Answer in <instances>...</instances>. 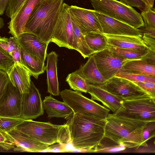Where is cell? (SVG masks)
<instances>
[{
	"instance_id": "1",
	"label": "cell",
	"mask_w": 155,
	"mask_h": 155,
	"mask_svg": "<svg viewBox=\"0 0 155 155\" xmlns=\"http://www.w3.org/2000/svg\"><path fill=\"white\" fill-rule=\"evenodd\" d=\"M66 123L70 134L69 144L73 148L95 152L104 136L106 119H99L73 113Z\"/></svg>"
},
{
	"instance_id": "2",
	"label": "cell",
	"mask_w": 155,
	"mask_h": 155,
	"mask_svg": "<svg viewBox=\"0 0 155 155\" xmlns=\"http://www.w3.org/2000/svg\"><path fill=\"white\" fill-rule=\"evenodd\" d=\"M149 122L134 120L109 114L106 118L104 136L126 148L148 147L143 140L144 128Z\"/></svg>"
},
{
	"instance_id": "3",
	"label": "cell",
	"mask_w": 155,
	"mask_h": 155,
	"mask_svg": "<svg viewBox=\"0 0 155 155\" xmlns=\"http://www.w3.org/2000/svg\"><path fill=\"white\" fill-rule=\"evenodd\" d=\"M64 0H42L35 7L24 32L33 33L49 44Z\"/></svg>"
},
{
	"instance_id": "4",
	"label": "cell",
	"mask_w": 155,
	"mask_h": 155,
	"mask_svg": "<svg viewBox=\"0 0 155 155\" xmlns=\"http://www.w3.org/2000/svg\"><path fill=\"white\" fill-rule=\"evenodd\" d=\"M14 129L38 141L49 145L55 143L67 145L70 142V134L66 124L56 125L50 122L27 120Z\"/></svg>"
},
{
	"instance_id": "5",
	"label": "cell",
	"mask_w": 155,
	"mask_h": 155,
	"mask_svg": "<svg viewBox=\"0 0 155 155\" xmlns=\"http://www.w3.org/2000/svg\"><path fill=\"white\" fill-rule=\"evenodd\" d=\"M94 10L138 29L144 26L140 14L117 0H90Z\"/></svg>"
},
{
	"instance_id": "6",
	"label": "cell",
	"mask_w": 155,
	"mask_h": 155,
	"mask_svg": "<svg viewBox=\"0 0 155 155\" xmlns=\"http://www.w3.org/2000/svg\"><path fill=\"white\" fill-rule=\"evenodd\" d=\"M60 94L74 114L103 120L106 119L109 114V109L85 97L81 92L65 89Z\"/></svg>"
},
{
	"instance_id": "7",
	"label": "cell",
	"mask_w": 155,
	"mask_h": 155,
	"mask_svg": "<svg viewBox=\"0 0 155 155\" xmlns=\"http://www.w3.org/2000/svg\"><path fill=\"white\" fill-rule=\"evenodd\" d=\"M113 114L134 120L155 121V98L146 94L133 99L123 100L121 107Z\"/></svg>"
},
{
	"instance_id": "8",
	"label": "cell",
	"mask_w": 155,
	"mask_h": 155,
	"mask_svg": "<svg viewBox=\"0 0 155 155\" xmlns=\"http://www.w3.org/2000/svg\"><path fill=\"white\" fill-rule=\"evenodd\" d=\"M70 6L63 3L51 38V42L60 47L74 49V33L69 12Z\"/></svg>"
},
{
	"instance_id": "9",
	"label": "cell",
	"mask_w": 155,
	"mask_h": 155,
	"mask_svg": "<svg viewBox=\"0 0 155 155\" xmlns=\"http://www.w3.org/2000/svg\"><path fill=\"white\" fill-rule=\"evenodd\" d=\"M99 86L123 100L148 94L133 81L116 76L107 80Z\"/></svg>"
},
{
	"instance_id": "10",
	"label": "cell",
	"mask_w": 155,
	"mask_h": 155,
	"mask_svg": "<svg viewBox=\"0 0 155 155\" xmlns=\"http://www.w3.org/2000/svg\"><path fill=\"white\" fill-rule=\"evenodd\" d=\"M22 94L10 80L0 94V117H20Z\"/></svg>"
},
{
	"instance_id": "11",
	"label": "cell",
	"mask_w": 155,
	"mask_h": 155,
	"mask_svg": "<svg viewBox=\"0 0 155 155\" xmlns=\"http://www.w3.org/2000/svg\"><path fill=\"white\" fill-rule=\"evenodd\" d=\"M92 55L98 69L107 80L121 70L123 65L129 60L115 55L107 47Z\"/></svg>"
},
{
	"instance_id": "12",
	"label": "cell",
	"mask_w": 155,
	"mask_h": 155,
	"mask_svg": "<svg viewBox=\"0 0 155 155\" xmlns=\"http://www.w3.org/2000/svg\"><path fill=\"white\" fill-rule=\"evenodd\" d=\"M69 10L71 20L84 35L91 32L103 33L94 10L71 5Z\"/></svg>"
},
{
	"instance_id": "13",
	"label": "cell",
	"mask_w": 155,
	"mask_h": 155,
	"mask_svg": "<svg viewBox=\"0 0 155 155\" xmlns=\"http://www.w3.org/2000/svg\"><path fill=\"white\" fill-rule=\"evenodd\" d=\"M44 112L41 94L31 81L28 91L22 94L20 117L25 120H33L43 115Z\"/></svg>"
},
{
	"instance_id": "14",
	"label": "cell",
	"mask_w": 155,
	"mask_h": 155,
	"mask_svg": "<svg viewBox=\"0 0 155 155\" xmlns=\"http://www.w3.org/2000/svg\"><path fill=\"white\" fill-rule=\"evenodd\" d=\"M19 45L36 60L45 64L49 44L35 35L27 32L21 34L18 38Z\"/></svg>"
},
{
	"instance_id": "15",
	"label": "cell",
	"mask_w": 155,
	"mask_h": 155,
	"mask_svg": "<svg viewBox=\"0 0 155 155\" xmlns=\"http://www.w3.org/2000/svg\"><path fill=\"white\" fill-rule=\"evenodd\" d=\"M94 13L104 34L142 37V34L138 29L95 11Z\"/></svg>"
},
{
	"instance_id": "16",
	"label": "cell",
	"mask_w": 155,
	"mask_h": 155,
	"mask_svg": "<svg viewBox=\"0 0 155 155\" xmlns=\"http://www.w3.org/2000/svg\"><path fill=\"white\" fill-rule=\"evenodd\" d=\"M42 0H27L8 23L9 33L17 39L24 32L26 24L35 6Z\"/></svg>"
},
{
	"instance_id": "17",
	"label": "cell",
	"mask_w": 155,
	"mask_h": 155,
	"mask_svg": "<svg viewBox=\"0 0 155 155\" xmlns=\"http://www.w3.org/2000/svg\"><path fill=\"white\" fill-rule=\"evenodd\" d=\"M13 141L15 151L21 152H43L49 145L38 141L15 129L6 132Z\"/></svg>"
},
{
	"instance_id": "18",
	"label": "cell",
	"mask_w": 155,
	"mask_h": 155,
	"mask_svg": "<svg viewBox=\"0 0 155 155\" xmlns=\"http://www.w3.org/2000/svg\"><path fill=\"white\" fill-rule=\"evenodd\" d=\"M104 35L107 38V44L113 46L142 52L148 51L150 50L141 37Z\"/></svg>"
},
{
	"instance_id": "19",
	"label": "cell",
	"mask_w": 155,
	"mask_h": 155,
	"mask_svg": "<svg viewBox=\"0 0 155 155\" xmlns=\"http://www.w3.org/2000/svg\"><path fill=\"white\" fill-rule=\"evenodd\" d=\"M88 93L91 99L101 102L108 109L114 113L121 107L123 100L99 86L88 84Z\"/></svg>"
},
{
	"instance_id": "20",
	"label": "cell",
	"mask_w": 155,
	"mask_h": 155,
	"mask_svg": "<svg viewBox=\"0 0 155 155\" xmlns=\"http://www.w3.org/2000/svg\"><path fill=\"white\" fill-rule=\"evenodd\" d=\"M42 102L43 109L50 118L61 117L68 120L73 114L72 109L65 102L54 98L51 94L46 96Z\"/></svg>"
},
{
	"instance_id": "21",
	"label": "cell",
	"mask_w": 155,
	"mask_h": 155,
	"mask_svg": "<svg viewBox=\"0 0 155 155\" xmlns=\"http://www.w3.org/2000/svg\"><path fill=\"white\" fill-rule=\"evenodd\" d=\"M74 72L83 78L89 84L100 86L107 81L98 69L92 54L86 63Z\"/></svg>"
},
{
	"instance_id": "22",
	"label": "cell",
	"mask_w": 155,
	"mask_h": 155,
	"mask_svg": "<svg viewBox=\"0 0 155 155\" xmlns=\"http://www.w3.org/2000/svg\"><path fill=\"white\" fill-rule=\"evenodd\" d=\"M10 81L21 94L28 92L31 82L30 72L21 64L14 63L8 74Z\"/></svg>"
},
{
	"instance_id": "23",
	"label": "cell",
	"mask_w": 155,
	"mask_h": 155,
	"mask_svg": "<svg viewBox=\"0 0 155 155\" xmlns=\"http://www.w3.org/2000/svg\"><path fill=\"white\" fill-rule=\"evenodd\" d=\"M46 57L45 70L48 92L54 96H58L60 92L57 75L58 55L55 51H53L48 54Z\"/></svg>"
},
{
	"instance_id": "24",
	"label": "cell",
	"mask_w": 155,
	"mask_h": 155,
	"mask_svg": "<svg viewBox=\"0 0 155 155\" xmlns=\"http://www.w3.org/2000/svg\"><path fill=\"white\" fill-rule=\"evenodd\" d=\"M144 57L128 60L122 66L121 71L130 73L155 77V65L148 63Z\"/></svg>"
},
{
	"instance_id": "25",
	"label": "cell",
	"mask_w": 155,
	"mask_h": 155,
	"mask_svg": "<svg viewBox=\"0 0 155 155\" xmlns=\"http://www.w3.org/2000/svg\"><path fill=\"white\" fill-rule=\"evenodd\" d=\"M21 61L22 64L37 79L39 75L43 73L45 70V64L35 59L21 47Z\"/></svg>"
},
{
	"instance_id": "26",
	"label": "cell",
	"mask_w": 155,
	"mask_h": 155,
	"mask_svg": "<svg viewBox=\"0 0 155 155\" xmlns=\"http://www.w3.org/2000/svg\"><path fill=\"white\" fill-rule=\"evenodd\" d=\"M71 20L74 33V49L80 53L84 58H89L94 52L88 46L85 35L82 33L74 22Z\"/></svg>"
},
{
	"instance_id": "27",
	"label": "cell",
	"mask_w": 155,
	"mask_h": 155,
	"mask_svg": "<svg viewBox=\"0 0 155 155\" xmlns=\"http://www.w3.org/2000/svg\"><path fill=\"white\" fill-rule=\"evenodd\" d=\"M85 38L88 46L94 53L104 50L108 45L107 38L103 33L90 32L85 35Z\"/></svg>"
},
{
	"instance_id": "28",
	"label": "cell",
	"mask_w": 155,
	"mask_h": 155,
	"mask_svg": "<svg viewBox=\"0 0 155 155\" xmlns=\"http://www.w3.org/2000/svg\"><path fill=\"white\" fill-rule=\"evenodd\" d=\"M126 148L123 144L104 136L97 147L95 152H115L124 150Z\"/></svg>"
},
{
	"instance_id": "29",
	"label": "cell",
	"mask_w": 155,
	"mask_h": 155,
	"mask_svg": "<svg viewBox=\"0 0 155 155\" xmlns=\"http://www.w3.org/2000/svg\"><path fill=\"white\" fill-rule=\"evenodd\" d=\"M107 47L115 55L120 58L129 60L142 58L147 54L149 51L143 52L137 51L117 48L108 44Z\"/></svg>"
},
{
	"instance_id": "30",
	"label": "cell",
	"mask_w": 155,
	"mask_h": 155,
	"mask_svg": "<svg viewBox=\"0 0 155 155\" xmlns=\"http://www.w3.org/2000/svg\"><path fill=\"white\" fill-rule=\"evenodd\" d=\"M66 81L71 88L74 91L88 93V84L83 78L74 72L68 75Z\"/></svg>"
},
{
	"instance_id": "31",
	"label": "cell",
	"mask_w": 155,
	"mask_h": 155,
	"mask_svg": "<svg viewBox=\"0 0 155 155\" xmlns=\"http://www.w3.org/2000/svg\"><path fill=\"white\" fill-rule=\"evenodd\" d=\"M25 120L20 117H0V130L5 132H8L14 129Z\"/></svg>"
},
{
	"instance_id": "32",
	"label": "cell",
	"mask_w": 155,
	"mask_h": 155,
	"mask_svg": "<svg viewBox=\"0 0 155 155\" xmlns=\"http://www.w3.org/2000/svg\"><path fill=\"white\" fill-rule=\"evenodd\" d=\"M147 7L141 11V15L144 20L145 28L148 30L155 29V12L154 9Z\"/></svg>"
},
{
	"instance_id": "33",
	"label": "cell",
	"mask_w": 155,
	"mask_h": 155,
	"mask_svg": "<svg viewBox=\"0 0 155 155\" xmlns=\"http://www.w3.org/2000/svg\"><path fill=\"white\" fill-rule=\"evenodd\" d=\"M115 76L126 79L132 81H151L155 82V77L137 74L130 73L121 70Z\"/></svg>"
},
{
	"instance_id": "34",
	"label": "cell",
	"mask_w": 155,
	"mask_h": 155,
	"mask_svg": "<svg viewBox=\"0 0 155 155\" xmlns=\"http://www.w3.org/2000/svg\"><path fill=\"white\" fill-rule=\"evenodd\" d=\"M14 63L12 57L0 48V69L8 74Z\"/></svg>"
},
{
	"instance_id": "35",
	"label": "cell",
	"mask_w": 155,
	"mask_h": 155,
	"mask_svg": "<svg viewBox=\"0 0 155 155\" xmlns=\"http://www.w3.org/2000/svg\"><path fill=\"white\" fill-rule=\"evenodd\" d=\"M27 0H10L5 11V14L11 19L14 17Z\"/></svg>"
},
{
	"instance_id": "36",
	"label": "cell",
	"mask_w": 155,
	"mask_h": 155,
	"mask_svg": "<svg viewBox=\"0 0 155 155\" xmlns=\"http://www.w3.org/2000/svg\"><path fill=\"white\" fill-rule=\"evenodd\" d=\"M0 147L6 150L15 147L14 142L7 133L0 130Z\"/></svg>"
},
{
	"instance_id": "37",
	"label": "cell",
	"mask_w": 155,
	"mask_h": 155,
	"mask_svg": "<svg viewBox=\"0 0 155 155\" xmlns=\"http://www.w3.org/2000/svg\"><path fill=\"white\" fill-rule=\"evenodd\" d=\"M150 96L155 98V82L151 81H133Z\"/></svg>"
},
{
	"instance_id": "38",
	"label": "cell",
	"mask_w": 155,
	"mask_h": 155,
	"mask_svg": "<svg viewBox=\"0 0 155 155\" xmlns=\"http://www.w3.org/2000/svg\"><path fill=\"white\" fill-rule=\"evenodd\" d=\"M155 121L148 122L143 129V136L144 141L147 142L155 137Z\"/></svg>"
},
{
	"instance_id": "39",
	"label": "cell",
	"mask_w": 155,
	"mask_h": 155,
	"mask_svg": "<svg viewBox=\"0 0 155 155\" xmlns=\"http://www.w3.org/2000/svg\"><path fill=\"white\" fill-rule=\"evenodd\" d=\"M155 32L144 33L142 38L150 50L155 51Z\"/></svg>"
},
{
	"instance_id": "40",
	"label": "cell",
	"mask_w": 155,
	"mask_h": 155,
	"mask_svg": "<svg viewBox=\"0 0 155 155\" xmlns=\"http://www.w3.org/2000/svg\"><path fill=\"white\" fill-rule=\"evenodd\" d=\"M120 1L130 7L138 8L141 11L148 6L144 0H120Z\"/></svg>"
},
{
	"instance_id": "41",
	"label": "cell",
	"mask_w": 155,
	"mask_h": 155,
	"mask_svg": "<svg viewBox=\"0 0 155 155\" xmlns=\"http://www.w3.org/2000/svg\"><path fill=\"white\" fill-rule=\"evenodd\" d=\"M43 152H68L66 150V145L58 143L57 144L50 145Z\"/></svg>"
},
{
	"instance_id": "42",
	"label": "cell",
	"mask_w": 155,
	"mask_h": 155,
	"mask_svg": "<svg viewBox=\"0 0 155 155\" xmlns=\"http://www.w3.org/2000/svg\"><path fill=\"white\" fill-rule=\"evenodd\" d=\"M10 81L8 74L0 69V94L2 93Z\"/></svg>"
},
{
	"instance_id": "43",
	"label": "cell",
	"mask_w": 155,
	"mask_h": 155,
	"mask_svg": "<svg viewBox=\"0 0 155 155\" xmlns=\"http://www.w3.org/2000/svg\"><path fill=\"white\" fill-rule=\"evenodd\" d=\"M14 63L21 64V47L18 44L15 50L11 54Z\"/></svg>"
},
{
	"instance_id": "44",
	"label": "cell",
	"mask_w": 155,
	"mask_h": 155,
	"mask_svg": "<svg viewBox=\"0 0 155 155\" xmlns=\"http://www.w3.org/2000/svg\"><path fill=\"white\" fill-rule=\"evenodd\" d=\"M8 40L7 38L0 37V48L8 53Z\"/></svg>"
},
{
	"instance_id": "45",
	"label": "cell",
	"mask_w": 155,
	"mask_h": 155,
	"mask_svg": "<svg viewBox=\"0 0 155 155\" xmlns=\"http://www.w3.org/2000/svg\"><path fill=\"white\" fill-rule=\"evenodd\" d=\"M10 0H0V15L3 14Z\"/></svg>"
},
{
	"instance_id": "46",
	"label": "cell",
	"mask_w": 155,
	"mask_h": 155,
	"mask_svg": "<svg viewBox=\"0 0 155 155\" xmlns=\"http://www.w3.org/2000/svg\"><path fill=\"white\" fill-rule=\"evenodd\" d=\"M148 6L151 8H153L154 0H144Z\"/></svg>"
},
{
	"instance_id": "47",
	"label": "cell",
	"mask_w": 155,
	"mask_h": 155,
	"mask_svg": "<svg viewBox=\"0 0 155 155\" xmlns=\"http://www.w3.org/2000/svg\"><path fill=\"white\" fill-rule=\"evenodd\" d=\"M4 25V22L3 19L0 17V29L2 28Z\"/></svg>"
}]
</instances>
